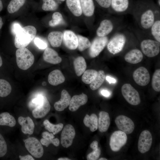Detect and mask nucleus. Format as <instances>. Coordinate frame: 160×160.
Instances as JSON below:
<instances>
[{"instance_id": "nucleus-9", "label": "nucleus", "mask_w": 160, "mask_h": 160, "mask_svg": "<svg viewBox=\"0 0 160 160\" xmlns=\"http://www.w3.org/2000/svg\"><path fill=\"white\" fill-rule=\"evenodd\" d=\"M115 122L119 130L126 134L131 133L135 129V124L133 121L128 117L123 115L117 116Z\"/></svg>"}, {"instance_id": "nucleus-50", "label": "nucleus", "mask_w": 160, "mask_h": 160, "mask_svg": "<svg viewBox=\"0 0 160 160\" xmlns=\"http://www.w3.org/2000/svg\"><path fill=\"white\" fill-rule=\"evenodd\" d=\"M3 8V5L2 1L0 0V12L2 9Z\"/></svg>"}, {"instance_id": "nucleus-41", "label": "nucleus", "mask_w": 160, "mask_h": 160, "mask_svg": "<svg viewBox=\"0 0 160 160\" xmlns=\"http://www.w3.org/2000/svg\"><path fill=\"white\" fill-rule=\"evenodd\" d=\"M42 8L46 11H54L56 10L58 5L54 0H42Z\"/></svg>"}, {"instance_id": "nucleus-43", "label": "nucleus", "mask_w": 160, "mask_h": 160, "mask_svg": "<svg viewBox=\"0 0 160 160\" xmlns=\"http://www.w3.org/2000/svg\"><path fill=\"white\" fill-rule=\"evenodd\" d=\"M7 151L6 142L2 135L0 133V157L4 156Z\"/></svg>"}, {"instance_id": "nucleus-29", "label": "nucleus", "mask_w": 160, "mask_h": 160, "mask_svg": "<svg viewBox=\"0 0 160 160\" xmlns=\"http://www.w3.org/2000/svg\"><path fill=\"white\" fill-rule=\"evenodd\" d=\"M67 5L72 14L78 17L81 15L82 11L80 0H66Z\"/></svg>"}, {"instance_id": "nucleus-8", "label": "nucleus", "mask_w": 160, "mask_h": 160, "mask_svg": "<svg viewBox=\"0 0 160 160\" xmlns=\"http://www.w3.org/2000/svg\"><path fill=\"white\" fill-rule=\"evenodd\" d=\"M108 41V38L105 37H96L93 40L89 50L90 56L94 58L99 55L104 49Z\"/></svg>"}, {"instance_id": "nucleus-38", "label": "nucleus", "mask_w": 160, "mask_h": 160, "mask_svg": "<svg viewBox=\"0 0 160 160\" xmlns=\"http://www.w3.org/2000/svg\"><path fill=\"white\" fill-rule=\"evenodd\" d=\"M150 29L151 35L155 40L160 43V20H155Z\"/></svg>"}, {"instance_id": "nucleus-19", "label": "nucleus", "mask_w": 160, "mask_h": 160, "mask_svg": "<svg viewBox=\"0 0 160 160\" xmlns=\"http://www.w3.org/2000/svg\"><path fill=\"white\" fill-rule=\"evenodd\" d=\"M71 99V96L68 92L66 90L63 89L61 92L60 99L54 104L55 109L59 111H63L69 105Z\"/></svg>"}, {"instance_id": "nucleus-32", "label": "nucleus", "mask_w": 160, "mask_h": 160, "mask_svg": "<svg viewBox=\"0 0 160 160\" xmlns=\"http://www.w3.org/2000/svg\"><path fill=\"white\" fill-rule=\"evenodd\" d=\"M105 75L103 70H100L97 72V76L94 81L90 84V87L91 89L95 90L99 88L103 83Z\"/></svg>"}, {"instance_id": "nucleus-14", "label": "nucleus", "mask_w": 160, "mask_h": 160, "mask_svg": "<svg viewBox=\"0 0 160 160\" xmlns=\"http://www.w3.org/2000/svg\"><path fill=\"white\" fill-rule=\"evenodd\" d=\"M63 41L65 46L71 50L76 49L78 45V39L76 34L73 31L66 30L63 34Z\"/></svg>"}, {"instance_id": "nucleus-34", "label": "nucleus", "mask_w": 160, "mask_h": 160, "mask_svg": "<svg viewBox=\"0 0 160 160\" xmlns=\"http://www.w3.org/2000/svg\"><path fill=\"white\" fill-rule=\"evenodd\" d=\"M97 71L93 69H88L85 71L82 77V81L86 84H90L95 79Z\"/></svg>"}, {"instance_id": "nucleus-44", "label": "nucleus", "mask_w": 160, "mask_h": 160, "mask_svg": "<svg viewBox=\"0 0 160 160\" xmlns=\"http://www.w3.org/2000/svg\"><path fill=\"white\" fill-rule=\"evenodd\" d=\"M34 43L39 49H46L47 47V42L44 40L38 37L35 38Z\"/></svg>"}, {"instance_id": "nucleus-40", "label": "nucleus", "mask_w": 160, "mask_h": 160, "mask_svg": "<svg viewBox=\"0 0 160 160\" xmlns=\"http://www.w3.org/2000/svg\"><path fill=\"white\" fill-rule=\"evenodd\" d=\"M78 39V49L82 51L90 47L91 43L87 38L80 35L77 36Z\"/></svg>"}, {"instance_id": "nucleus-36", "label": "nucleus", "mask_w": 160, "mask_h": 160, "mask_svg": "<svg viewBox=\"0 0 160 160\" xmlns=\"http://www.w3.org/2000/svg\"><path fill=\"white\" fill-rule=\"evenodd\" d=\"M43 124L46 130L52 132L54 135L61 130L63 126V124L61 123L57 124H53L50 123L47 119L44 121Z\"/></svg>"}, {"instance_id": "nucleus-31", "label": "nucleus", "mask_w": 160, "mask_h": 160, "mask_svg": "<svg viewBox=\"0 0 160 160\" xmlns=\"http://www.w3.org/2000/svg\"><path fill=\"white\" fill-rule=\"evenodd\" d=\"M16 121L13 116L7 112L0 114V126H7L11 127L15 126Z\"/></svg>"}, {"instance_id": "nucleus-16", "label": "nucleus", "mask_w": 160, "mask_h": 160, "mask_svg": "<svg viewBox=\"0 0 160 160\" xmlns=\"http://www.w3.org/2000/svg\"><path fill=\"white\" fill-rule=\"evenodd\" d=\"M19 124L21 126L22 132L25 134H33L35 125L32 120L29 117L20 116L18 119Z\"/></svg>"}, {"instance_id": "nucleus-51", "label": "nucleus", "mask_w": 160, "mask_h": 160, "mask_svg": "<svg viewBox=\"0 0 160 160\" xmlns=\"http://www.w3.org/2000/svg\"><path fill=\"white\" fill-rule=\"evenodd\" d=\"M58 160H70L71 159L67 158H60L58 159Z\"/></svg>"}, {"instance_id": "nucleus-6", "label": "nucleus", "mask_w": 160, "mask_h": 160, "mask_svg": "<svg viewBox=\"0 0 160 160\" xmlns=\"http://www.w3.org/2000/svg\"><path fill=\"white\" fill-rule=\"evenodd\" d=\"M25 147L29 153L37 158L41 157L44 154L42 144L36 138L30 137L23 140Z\"/></svg>"}, {"instance_id": "nucleus-48", "label": "nucleus", "mask_w": 160, "mask_h": 160, "mask_svg": "<svg viewBox=\"0 0 160 160\" xmlns=\"http://www.w3.org/2000/svg\"><path fill=\"white\" fill-rule=\"evenodd\" d=\"M19 158L20 160H34V159L32 156L27 155L24 156L20 155Z\"/></svg>"}, {"instance_id": "nucleus-15", "label": "nucleus", "mask_w": 160, "mask_h": 160, "mask_svg": "<svg viewBox=\"0 0 160 160\" xmlns=\"http://www.w3.org/2000/svg\"><path fill=\"white\" fill-rule=\"evenodd\" d=\"M50 108V103L46 97L43 102L32 110V115L36 118H42L49 113Z\"/></svg>"}, {"instance_id": "nucleus-45", "label": "nucleus", "mask_w": 160, "mask_h": 160, "mask_svg": "<svg viewBox=\"0 0 160 160\" xmlns=\"http://www.w3.org/2000/svg\"><path fill=\"white\" fill-rule=\"evenodd\" d=\"M22 28L21 25L17 22L13 23L11 26V31L12 33L15 35Z\"/></svg>"}, {"instance_id": "nucleus-47", "label": "nucleus", "mask_w": 160, "mask_h": 160, "mask_svg": "<svg viewBox=\"0 0 160 160\" xmlns=\"http://www.w3.org/2000/svg\"><path fill=\"white\" fill-rule=\"evenodd\" d=\"M100 93L104 96L109 97L111 94V92L109 90L106 89H102L100 91Z\"/></svg>"}, {"instance_id": "nucleus-25", "label": "nucleus", "mask_w": 160, "mask_h": 160, "mask_svg": "<svg viewBox=\"0 0 160 160\" xmlns=\"http://www.w3.org/2000/svg\"><path fill=\"white\" fill-rule=\"evenodd\" d=\"M43 138L40 140L42 145L47 147L50 143L52 144L55 146H58L60 144V141L57 138H54V135L52 133H49L44 132L42 134Z\"/></svg>"}, {"instance_id": "nucleus-46", "label": "nucleus", "mask_w": 160, "mask_h": 160, "mask_svg": "<svg viewBox=\"0 0 160 160\" xmlns=\"http://www.w3.org/2000/svg\"><path fill=\"white\" fill-rule=\"evenodd\" d=\"M101 7L108 8L111 6V0H95Z\"/></svg>"}, {"instance_id": "nucleus-7", "label": "nucleus", "mask_w": 160, "mask_h": 160, "mask_svg": "<svg viewBox=\"0 0 160 160\" xmlns=\"http://www.w3.org/2000/svg\"><path fill=\"white\" fill-rule=\"evenodd\" d=\"M127 137L124 132L119 130L113 132L110 140V146L113 151H119L126 143Z\"/></svg>"}, {"instance_id": "nucleus-55", "label": "nucleus", "mask_w": 160, "mask_h": 160, "mask_svg": "<svg viewBox=\"0 0 160 160\" xmlns=\"http://www.w3.org/2000/svg\"><path fill=\"white\" fill-rule=\"evenodd\" d=\"M158 4H159V6H160V0H158Z\"/></svg>"}, {"instance_id": "nucleus-13", "label": "nucleus", "mask_w": 160, "mask_h": 160, "mask_svg": "<svg viewBox=\"0 0 160 160\" xmlns=\"http://www.w3.org/2000/svg\"><path fill=\"white\" fill-rule=\"evenodd\" d=\"M155 21V13L151 9L145 10L140 15V24L144 29L148 30L150 28Z\"/></svg>"}, {"instance_id": "nucleus-22", "label": "nucleus", "mask_w": 160, "mask_h": 160, "mask_svg": "<svg viewBox=\"0 0 160 160\" xmlns=\"http://www.w3.org/2000/svg\"><path fill=\"white\" fill-rule=\"evenodd\" d=\"M110 119L108 113L104 111H100L98 119V128L102 132H106L108 129Z\"/></svg>"}, {"instance_id": "nucleus-53", "label": "nucleus", "mask_w": 160, "mask_h": 160, "mask_svg": "<svg viewBox=\"0 0 160 160\" xmlns=\"http://www.w3.org/2000/svg\"><path fill=\"white\" fill-rule=\"evenodd\" d=\"M3 62L2 58L0 55V67H1L2 65Z\"/></svg>"}, {"instance_id": "nucleus-28", "label": "nucleus", "mask_w": 160, "mask_h": 160, "mask_svg": "<svg viewBox=\"0 0 160 160\" xmlns=\"http://www.w3.org/2000/svg\"><path fill=\"white\" fill-rule=\"evenodd\" d=\"M63 34L58 31L51 32L48 35V39L51 45L53 47H60L63 40Z\"/></svg>"}, {"instance_id": "nucleus-5", "label": "nucleus", "mask_w": 160, "mask_h": 160, "mask_svg": "<svg viewBox=\"0 0 160 160\" xmlns=\"http://www.w3.org/2000/svg\"><path fill=\"white\" fill-rule=\"evenodd\" d=\"M121 92L123 96L129 104L136 105L140 103V99L138 92L130 84L123 85Z\"/></svg>"}, {"instance_id": "nucleus-1", "label": "nucleus", "mask_w": 160, "mask_h": 160, "mask_svg": "<svg viewBox=\"0 0 160 160\" xmlns=\"http://www.w3.org/2000/svg\"><path fill=\"white\" fill-rule=\"evenodd\" d=\"M36 28L28 25L21 29L15 35L14 44L17 48L27 46L35 37L36 34Z\"/></svg>"}, {"instance_id": "nucleus-27", "label": "nucleus", "mask_w": 160, "mask_h": 160, "mask_svg": "<svg viewBox=\"0 0 160 160\" xmlns=\"http://www.w3.org/2000/svg\"><path fill=\"white\" fill-rule=\"evenodd\" d=\"M82 12L85 15L90 17L93 15L95 5L93 0H80Z\"/></svg>"}, {"instance_id": "nucleus-54", "label": "nucleus", "mask_w": 160, "mask_h": 160, "mask_svg": "<svg viewBox=\"0 0 160 160\" xmlns=\"http://www.w3.org/2000/svg\"><path fill=\"white\" fill-rule=\"evenodd\" d=\"M99 160H107V159L104 158H101L99 159Z\"/></svg>"}, {"instance_id": "nucleus-20", "label": "nucleus", "mask_w": 160, "mask_h": 160, "mask_svg": "<svg viewBox=\"0 0 160 160\" xmlns=\"http://www.w3.org/2000/svg\"><path fill=\"white\" fill-rule=\"evenodd\" d=\"M143 55L142 51L137 49H132L125 55L124 59L125 61L130 63H138L142 60Z\"/></svg>"}, {"instance_id": "nucleus-18", "label": "nucleus", "mask_w": 160, "mask_h": 160, "mask_svg": "<svg viewBox=\"0 0 160 160\" xmlns=\"http://www.w3.org/2000/svg\"><path fill=\"white\" fill-rule=\"evenodd\" d=\"M114 28V24L111 20L105 19L100 23L96 31L98 37L106 36L110 33Z\"/></svg>"}, {"instance_id": "nucleus-24", "label": "nucleus", "mask_w": 160, "mask_h": 160, "mask_svg": "<svg viewBox=\"0 0 160 160\" xmlns=\"http://www.w3.org/2000/svg\"><path fill=\"white\" fill-rule=\"evenodd\" d=\"M129 6V0H111V6L113 10L117 13H122L126 11Z\"/></svg>"}, {"instance_id": "nucleus-42", "label": "nucleus", "mask_w": 160, "mask_h": 160, "mask_svg": "<svg viewBox=\"0 0 160 160\" xmlns=\"http://www.w3.org/2000/svg\"><path fill=\"white\" fill-rule=\"evenodd\" d=\"M63 22V16L59 12H56L52 15V19L50 20L49 25L51 27H54L61 24Z\"/></svg>"}, {"instance_id": "nucleus-10", "label": "nucleus", "mask_w": 160, "mask_h": 160, "mask_svg": "<svg viewBox=\"0 0 160 160\" xmlns=\"http://www.w3.org/2000/svg\"><path fill=\"white\" fill-rule=\"evenodd\" d=\"M152 142L151 133L148 130H144L140 133L138 142V149L142 153H145L150 149Z\"/></svg>"}, {"instance_id": "nucleus-23", "label": "nucleus", "mask_w": 160, "mask_h": 160, "mask_svg": "<svg viewBox=\"0 0 160 160\" xmlns=\"http://www.w3.org/2000/svg\"><path fill=\"white\" fill-rule=\"evenodd\" d=\"M48 80L50 84L57 86L63 83L65 79L61 72L56 69L53 71L49 73Z\"/></svg>"}, {"instance_id": "nucleus-49", "label": "nucleus", "mask_w": 160, "mask_h": 160, "mask_svg": "<svg viewBox=\"0 0 160 160\" xmlns=\"http://www.w3.org/2000/svg\"><path fill=\"white\" fill-rule=\"evenodd\" d=\"M105 78L106 80L110 84L112 83H115L116 81V80L115 79L109 76H106Z\"/></svg>"}, {"instance_id": "nucleus-35", "label": "nucleus", "mask_w": 160, "mask_h": 160, "mask_svg": "<svg viewBox=\"0 0 160 160\" xmlns=\"http://www.w3.org/2000/svg\"><path fill=\"white\" fill-rule=\"evenodd\" d=\"M26 0H11L7 7L8 12L14 13L18 11L25 4Z\"/></svg>"}, {"instance_id": "nucleus-3", "label": "nucleus", "mask_w": 160, "mask_h": 160, "mask_svg": "<svg viewBox=\"0 0 160 160\" xmlns=\"http://www.w3.org/2000/svg\"><path fill=\"white\" fill-rule=\"evenodd\" d=\"M127 40L125 35L121 33H117L108 41L107 44L108 50L113 55L120 53L123 49Z\"/></svg>"}, {"instance_id": "nucleus-2", "label": "nucleus", "mask_w": 160, "mask_h": 160, "mask_svg": "<svg viewBox=\"0 0 160 160\" xmlns=\"http://www.w3.org/2000/svg\"><path fill=\"white\" fill-rule=\"evenodd\" d=\"M15 55L17 65L22 70H25L28 69L34 63L33 55L25 47L18 48L16 51Z\"/></svg>"}, {"instance_id": "nucleus-17", "label": "nucleus", "mask_w": 160, "mask_h": 160, "mask_svg": "<svg viewBox=\"0 0 160 160\" xmlns=\"http://www.w3.org/2000/svg\"><path fill=\"white\" fill-rule=\"evenodd\" d=\"M87 100V96L83 93L79 95H75L71 99L69 109L71 111H75L80 106L85 104Z\"/></svg>"}, {"instance_id": "nucleus-12", "label": "nucleus", "mask_w": 160, "mask_h": 160, "mask_svg": "<svg viewBox=\"0 0 160 160\" xmlns=\"http://www.w3.org/2000/svg\"><path fill=\"white\" fill-rule=\"evenodd\" d=\"M133 79L138 85L145 86L149 83L150 75L147 69L143 67H140L136 69L133 72Z\"/></svg>"}, {"instance_id": "nucleus-4", "label": "nucleus", "mask_w": 160, "mask_h": 160, "mask_svg": "<svg viewBox=\"0 0 160 160\" xmlns=\"http://www.w3.org/2000/svg\"><path fill=\"white\" fill-rule=\"evenodd\" d=\"M142 52L146 56L152 57L157 55L160 51V43L155 40L145 39L140 44Z\"/></svg>"}, {"instance_id": "nucleus-21", "label": "nucleus", "mask_w": 160, "mask_h": 160, "mask_svg": "<svg viewBox=\"0 0 160 160\" xmlns=\"http://www.w3.org/2000/svg\"><path fill=\"white\" fill-rule=\"evenodd\" d=\"M43 57L45 61L52 64H57L62 61L61 58L57 52L50 48H47L45 49Z\"/></svg>"}, {"instance_id": "nucleus-52", "label": "nucleus", "mask_w": 160, "mask_h": 160, "mask_svg": "<svg viewBox=\"0 0 160 160\" xmlns=\"http://www.w3.org/2000/svg\"><path fill=\"white\" fill-rule=\"evenodd\" d=\"M3 24L2 18L0 17V29L2 28Z\"/></svg>"}, {"instance_id": "nucleus-33", "label": "nucleus", "mask_w": 160, "mask_h": 160, "mask_svg": "<svg viewBox=\"0 0 160 160\" xmlns=\"http://www.w3.org/2000/svg\"><path fill=\"white\" fill-rule=\"evenodd\" d=\"M90 147L93 151L87 155V159L88 160H97L101 153L100 149L98 147L97 141L96 140L93 141L90 145Z\"/></svg>"}, {"instance_id": "nucleus-39", "label": "nucleus", "mask_w": 160, "mask_h": 160, "mask_svg": "<svg viewBox=\"0 0 160 160\" xmlns=\"http://www.w3.org/2000/svg\"><path fill=\"white\" fill-rule=\"evenodd\" d=\"M151 85L155 91H160V69L156 70L154 72L152 78Z\"/></svg>"}, {"instance_id": "nucleus-26", "label": "nucleus", "mask_w": 160, "mask_h": 160, "mask_svg": "<svg viewBox=\"0 0 160 160\" xmlns=\"http://www.w3.org/2000/svg\"><path fill=\"white\" fill-rule=\"evenodd\" d=\"M83 122L85 126L89 127L92 132L95 131L98 128V118L95 114H92L90 116L87 114L84 117Z\"/></svg>"}, {"instance_id": "nucleus-56", "label": "nucleus", "mask_w": 160, "mask_h": 160, "mask_svg": "<svg viewBox=\"0 0 160 160\" xmlns=\"http://www.w3.org/2000/svg\"><path fill=\"white\" fill-rule=\"evenodd\" d=\"M59 0V1H65V0Z\"/></svg>"}, {"instance_id": "nucleus-30", "label": "nucleus", "mask_w": 160, "mask_h": 160, "mask_svg": "<svg viewBox=\"0 0 160 160\" xmlns=\"http://www.w3.org/2000/svg\"><path fill=\"white\" fill-rule=\"evenodd\" d=\"M73 65L76 73L79 76L84 73L87 68L85 60L83 57L81 56L77 57L75 59Z\"/></svg>"}, {"instance_id": "nucleus-11", "label": "nucleus", "mask_w": 160, "mask_h": 160, "mask_svg": "<svg viewBox=\"0 0 160 160\" xmlns=\"http://www.w3.org/2000/svg\"><path fill=\"white\" fill-rule=\"evenodd\" d=\"M75 134V129L72 125L68 124L65 125L61 135V143L62 146L66 148L71 146Z\"/></svg>"}, {"instance_id": "nucleus-37", "label": "nucleus", "mask_w": 160, "mask_h": 160, "mask_svg": "<svg viewBox=\"0 0 160 160\" xmlns=\"http://www.w3.org/2000/svg\"><path fill=\"white\" fill-rule=\"evenodd\" d=\"M12 90L9 83L6 80L0 79V97H4L9 95Z\"/></svg>"}]
</instances>
